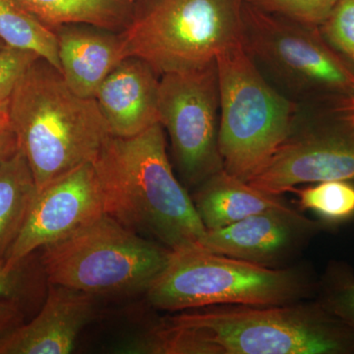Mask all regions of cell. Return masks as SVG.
Masks as SVG:
<instances>
[{"label": "cell", "mask_w": 354, "mask_h": 354, "mask_svg": "<svg viewBox=\"0 0 354 354\" xmlns=\"http://www.w3.org/2000/svg\"><path fill=\"white\" fill-rule=\"evenodd\" d=\"M160 77L146 62L124 58L95 95L113 136L129 138L158 122Z\"/></svg>", "instance_id": "5bb4252c"}, {"label": "cell", "mask_w": 354, "mask_h": 354, "mask_svg": "<svg viewBox=\"0 0 354 354\" xmlns=\"http://www.w3.org/2000/svg\"><path fill=\"white\" fill-rule=\"evenodd\" d=\"M17 270L8 271L4 267V260L0 261V299L13 300L19 290Z\"/></svg>", "instance_id": "d4e9b609"}, {"label": "cell", "mask_w": 354, "mask_h": 354, "mask_svg": "<svg viewBox=\"0 0 354 354\" xmlns=\"http://www.w3.org/2000/svg\"><path fill=\"white\" fill-rule=\"evenodd\" d=\"M302 209L313 212L329 228L354 218V183L353 180H329L317 183L302 189L295 188Z\"/></svg>", "instance_id": "ffe728a7"}, {"label": "cell", "mask_w": 354, "mask_h": 354, "mask_svg": "<svg viewBox=\"0 0 354 354\" xmlns=\"http://www.w3.org/2000/svg\"><path fill=\"white\" fill-rule=\"evenodd\" d=\"M337 0H245L266 12L281 16L310 27L319 28Z\"/></svg>", "instance_id": "7402d4cb"}, {"label": "cell", "mask_w": 354, "mask_h": 354, "mask_svg": "<svg viewBox=\"0 0 354 354\" xmlns=\"http://www.w3.org/2000/svg\"><path fill=\"white\" fill-rule=\"evenodd\" d=\"M6 44L3 43V41H1V39H0V48H3V46H6Z\"/></svg>", "instance_id": "f546056e"}, {"label": "cell", "mask_w": 354, "mask_h": 354, "mask_svg": "<svg viewBox=\"0 0 354 354\" xmlns=\"http://www.w3.org/2000/svg\"><path fill=\"white\" fill-rule=\"evenodd\" d=\"M8 102H0V128L10 127L9 125Z\"/></svg>", "instance_id": "f1b7e54d"}, {"label": "cell", "mask_w": 354, "mask_h": 354, "mask_svg": "<svg viewBox=\"0 0 354 354\" xmlns=\"http://www.w3.org/2000/svg\"><path fill=\"white\" fill-rule=\"evenodd\" d=\"M192 200L207 230L228 227L256 214L288 206L281 196L257 189L225 169L197 186Z\"/></svg>", "instance_id": "2e32d148"}, {"label": "cell", "mask_w": 354, "mask_h": 354, "mask_svg": "<svg viewBox=\"0 0 354 354\" xmlns=\"http://www.w3.org/2000/svg\"><path fill=\"white\" fill-rule=\"evenodd\" d=\"M245 0H139L120 32L122 59L137 57L158 76L202 68L243 44Z\"/></svg>", "instance_id": "5b68a950"}, {"label": "cell", "mask_w": 354, "mask_h": 354, "mask_svg": "<svg viewBox=\"0 0 354 354\" xmlns=\"http://www.w3.org/2000/svg\"><path fill=\"white\" fill-rule=\"evenodd\" d=\"M304 268H268L209 252L201 246L171 251L164 271L146 291L155 308L177 312L218 306L295 304L316 295Z\"/></svg>", "instance_id": "277c9868"}, {"label": "cell", "mask_w": 354, "mask_h": 354, "mask_svg": "<svg viewBox=\"0 0 354 354\" xmlns=\"http://www.w3.org/2000/svg\"><path fill=\"white\" fill-rule=\"evenodd\" d=\"M158 122L169 134L186 185L196 188L223 169L218 150L220 88L216 62L160 77Z\"/></svg>", "instance_id": "30bf717a"}, {"label": "cell", "mask_w": 354, "mask_h": 354, "mask_svg": "<svg viewBox=\"0 0 354 354\" xmlns=\"http://www.w3.org/2000/svg\"><path fill=\"white\" fill-rule=\"evenodd\" d=\"M337 106L354 124V95L337 97Z\"/></svg>", "instance_id": "83f0119b"}, {"label": "cell", "mask_w": 354, "mask_h": 354, "mask_svg": "<svg viewBox=\"0 0 354 354\" xmlns=\"http://www.w3.org/2000/svg\"><path fill=\"white\" fill-rule=\"evenodd\" d=\"M171 254L104 214L44 246L41 260L50 283L94 295L147 291Z\"/></svg>", "instance_id": "52a82bcc"}, {"label": "cell", "mask_w": 354, "mask_h": 354, "mask_svg": "<svg viewBox=\"0 0 354 354\" xmlns=\"http://www.w3.org/2000/svg\"><path fill=\"white\" fill-rule=\"evenodd\" d=\"M93 167L104 214L169 250L201 246L207 230L172 171L160 123L129 138L111 135Z\"/></svg>", "instance_id": "6da1fadb"}, {"label": "cell", "mask_w": 354, "mask_h": 354, "mask_svg": "<svg viewBox=\"0 0 354 354\" xmlns=\"http://www.w3.org/2000/svg\"><path fill=\"white\" fill-rule=\"evenodd\" d=\"M8 115L38 192L77 167L93 164L111 135L95 100L72 92L59 70L41 57L14 88Z\"/></svg>", "instance_id": "7a4b0ae2"}, {"label": "cell", "mask_w": 354, "mask_h": 354, "mask_svg": "<svg viewBox=\"0 0 354 354\" xmlns=\"http://www.w3.org/2000/svg\"><path fill=\"white\" fill-rule=\"evenodd\" d=\"M19 320V310L13 300L0 299V337L13 330Z\"/></svg>", "instance_id": "484cf974"}, {"label": "cell", "mask_w": 354, "mask_h": 354, "mask_svg": "<svg viewBox=\"0 0 354 354\" xmlns=\"http://www.w3.org/2000/svg\"><path fill=\"white\" fill-rule=\"evenodd\" d=\"M167 320L188 328L214 354H354V332L318 300L285 305H218Z\"/></svg>", "instance_id": "3957f363"}, {"label": "cell", "mask_w": 354, "mask_h": 354, "mask_svg": "<svg viewBox=\"0 0 354 354\" xmlns=\"http://www.w3.org/2000/svg\"><path fill=\"white\" fill-rule=\"evenodd\" d=\"M44 25L83 24L121 32L136 15L139 0H20Z\"/></svg>", "instance_id": "e0dca14e"}, {"label": "cell", "mask_w": 354, "mask_h": 354, "mask_svg": "<svg viewBox=\"0 0 354 354\" xmlns=\"http://www.w3.org/2000/svg\"><path fill=\"white\" fill-rule=\"evenodd\" d=\"M0 39L6 46L34 51L60 71L57 35L20 0H0Z\"/></svg>", "instance_id": "d6986e66"}, {"label": "cell", "mask_w": 354, "mask_h": 354, "mask_svg": "<svg viewBox=\"0 0 354 354\" xmlns=\"http://www.w3.org/2000/svg\"><path fill=\"white\" fill-rule=\"evenodd\" d=\"M319 30L325 41L354 66V0H337Z\"/></svg>", "instance_id": "603a6c76"}, {"label": "cell", "mask_w": 354, "mask_h": 354, "mask_svg": "<svg viewBox=\"0 0 354 354\" xmlns=\"http://www.w3.org/2000/svg\"><path fill=\"white\" fill-rule=\"evenodd\" d=\"M104 200L93 164L84 165L38 192L17 239L4 258L15 271L23 260L104 215Z\"/></svg>", "instance_id": "8fae6325"}, {"label": "cell", "mask_w": 354, "mask_h": 354, "mask_svg": "<svg viewBox=\"0 0 354 354\" xmlns=\"http://www.w3.org/2000/svg\"><path fill=\"white\" fill-rule=\"evenodd\" d=\"M223 169L248 183L290 133L300 104L268 81L243 44L216 58Z\"/></svg>", "instance_id": "8992f818"}, {"label": "cell", "mask_w": 354, "mask_h": 354, "mask_svg": "<svg viewBox=\"0 0 354 354\" xmlns=\"http://www.w3.org/2000/svg\"><path fill=\"white\" fill-rule=\"evenodd\" d=\"M337 97L304 104L309 113L298 111L286 138L248 183L281 196L299 184L354 180V124Z\"/></svg>", "instance_id": "9c48e42d"}, {"label": "cell", "mask_w": 354, "mask_h": 354, "mask_svg": "<svg viewBox=\"0 0 354 354\" xmlns=\"http://www.w3.org/2000/svg\"><path fill=\"white\" fill-rule=\"evenodd\" d=\"M17 140L10 127L0 128V162L17 150Z\"/></svg>", "instance_id": "4316f807"}, {"label": "cell", "mask_w": 354, "mask_h": 354, "mask_svg": "<svg viewBox=\"0 0 354 354\" xmlns=\"http://www.w3.org/2000/svg\"><path fill=\"white\" fill-rule=\"evenodd\" d=\"M316 299L354 332V271L332 261L317 281Z\"/></svg>", "instance_id": "44dd1931"}, {"label": "cell", "mask_w": 354, "mask_h": 354, "mask_svg": "<svg viewBox=\"0 0 354 354\" xmlns=\"http://www.w3.org/2000/svg\"><path fill=\"white\" fill-rule=\"evenodd\" d=\"M38 58L34 51L10 46L0 48V102L9 101L20 79Z\"/></svg>", "instance_id": "cb8c5ba5"}, {"label": "cell", "mask_w": 354, "mask_h": 354, "mask_svg": "<svg viewBox=\"0 0 354 354\" xmlns=\"http://www.w3.org/2000/svg\"><path fill=\"white\" fill-rule=\"evenodd\" d=\"M2 128H4V127H2Z\"/></svg>", "instance_id": "4dcf8cb0"}, {"label": "cell", "mask_w": 354, "mask_h": 354, "mask_svg": "<svg viewBox=\"0 0 354 354\" xmlns=\"http://www.w3.org/2000/svg\"><path fill=\"white\" fill-rule=\"evenodd\" d=\"M53 30L65 83L76 95L95 99L104 79L123 60L120 32L83 24L58 26Z\"/></svg>", "instance_id": "9a60e30c"}, {"label": "cell", "mask_w": 354, "mask_h": 354, "mask_svg": "<svg viewBox=\"0 0 354 354\" xmlns=\"http://www.w3.org/2000/svg\"><path fill=\"white\" fill-rule=\"evenodd\" d=\"M94 295L50 283L38 316L0 337V354H67L94 318Z\"/></svg>", "instance_id": "4fadbf2b"}, {"label": "cell", "mask_w": 354, "mask_h": 354, "mask_svg": "<svg viewBox=\"0 0 354 354\" xmlns=\"http://www.w3.org/2000/svg\"><path fill=\"white\" fill-rule=\"evenodd\" d=\"M37 195L31 167L17 149L0 162V261L17 239Z\"/></svg>", "instance_id": "ac0fdd59"}, {"label": "cell", "mask_w": 354, "mask_h": 354, "mask_svg": "<svg viewBox=\"0 0 354 354\" xmlns=\"http://www.w3.org/2000/svg\"><path fill=\"white\" fill-rule=\"evenodd\" d=\"M329 230L321 221L300 214L290 205L248 216L228 227L207 230L201 247L268 268H283L319 232Z\"/></svg>", "instance_id": "7c38bea8"}, {"label": "cell", "mask_w": 354, "mask_h": 354, "mask_svg": "<svg viewBox=\"0 0 354 354\" xmlns=\"http://www.w3.org/2000/svg\"><path fill=\"white\" fill-rule=\"evenodd\" d=\"M243 46L265 76L300 104L354 95V66L310 27L244 3Z\"/></svg>", "instance_id": "ba28073f"}]
</instances>
